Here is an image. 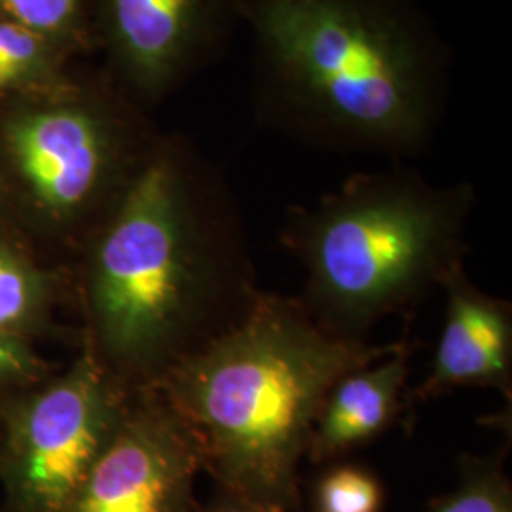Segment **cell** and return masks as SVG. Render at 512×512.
Instances as JSON below:
<instances>
[{"label": "cell", "instance_id": "6da1fadb", "mask_svg": "<svg viewBox=\"0 0 512 512\" xmlns=\"http://www.w3.org/2000/svg\"><path fill=\"white\" fill-rule=\"evenodd\" d=\"M262 293L222 169L184 139H156L88 241L86 346L131 391L156 387Z\"/></svg>", "mask_w": 512, "mask_h": 512}, {"label": "cell", "instance_id": "7a4b0ae2", "mask_svg": "<svg viewBox=\"0 0 512 512\" xmlns=\"http://www.w3.org/2000/svg\"><path fill=\"white\" fill-rule=\"evenodd\" d=\"M256 118L311 147L410 158L429 147L448 52L414 0H247Z\"/></svg>", "mask_w": 512, "mask_h": 512}, {"label": "cell", "instance_id": "3957f363", "mask_svg": "<svg viewBox=\"0 0 512 512\" xmlns=\"http://www.w3.org/2000/svg\"><path fill=\"white\" fill-rule=\"evenodd\" d=\"M395 346L336 338L300 298L262 293L236 329L156 387L196 429L217 490L262 512H293L298 465L330 387Z\"/></svg>", "mask_w": 512, "mask_h": 512}, {"label": "cell", "instance_id": "277c9868", "mask_svg": "<svg viewBox=\"0 0 512 512\" xmlns=\"http://www.w3.org/2000/svg\"><path fill=\"white\" fill-rule=\"evenodd\" d=\"M475 203L471 183L439 186L395 165L291 207L279 239L304 268L300 302L325 332L368 342L380 321L414 310L463 266Z\"/></svg>", "mask_w": 512, "mask_h": 512}, {"label": "cell", "instance_id": "5b68a950", "mask_svg": "<svg viewBox=\"0 0 512 512\" xmlns=\"http://www.w3.org/2000/svg\"><path fill=\"white\" fill-rule=\"evenodd\" d=\"M118 105L116 97L61 92L8 118L6 160L33 205L54 224L93 222L97 228L156 143Z\"/></svg>", "mask_w": 512, "mask_h": 512}, {"label": "cell", "instance_id": "8992f818", "mask_svg": "<svg viewBox=\"0 0 512 512\" xmlns=\"http://www.w3.org/2000/svg\"><path fill=\"white\" fill-rule=\"evenodd\" d=\"M131 393L86 346L63 376L12 404L0 442L10 512H71Z\"/></svg>", "mask_w": 512, "mask_h": 512}, {"label": "cell", "instance_id": "52a82bcc", "mask_svg": "<svg viewBox=\"0 0 512 512\" xmlns=\"http://www.w3.org/2000/svg\"><path fill=\"white\" fill-rule=\"evenodd\" d=\"M247 0H97L95 31L118 88L156 103L215 63L243 25Z\"/></svg>", "mask_w": 512, "mask_h": 512}, {"label": "cell", "instance_id": "ba28073f", "mask_svg": "<svg viewBox=\"0 0 512 512\" xmlns=\"http://www.w3.org/2000/svg\"><path fill=\"white\" fill-rule=\"evenodd\" d=\"M202 440L158 387L135 389L71 512H198Z\"/></svg>", "mask_w": 512, "mask_h": 512}, {"label": "cell", "instance_id": "9c48e42d", "mask_svg": "<svg viewBox=\"0 0 512 512\" xmlns=\"http://www.w3.org/2000/svg\"><path fill=\"white\" fill-rule=\"evenodd\" d=\"M446 293L444 325L423 384L408 406L427 403L463 387L495 389L511 401V302L484 293L465 272V264L440 283Z\"/></svg>", "mask_w": 512, "mask_h": 512}, {"label": "cell", "instance_id": "30bf717a", "mask_svg": "<svg viewBox=\"0 0 512 512\" xmlns=\"http://www.w3.org/2000/svg\"><path fill=\"white\" fill-rule=\"evenodd\" d=\"M412 349L397 342L382 359L349 370L330 387L311 431L308 458L323 463L380 437L403 410Z\"/></svg>", "mask_w": 512, "mask_h": 512}, {"label": "cell", "instance_id": "8fae6325", "mask_svg": "<svg viewBox=\"0 0 512 512\" xmlns=\"http://www.w3.org/2000/svg\"><path fill=\"white\" fill-rule=\"evenodd\" d=\"M48 296L44 272L16 247L0 241V334L23 338L37 329Z\"/></svg>", "mask_w": 512, "mask_h": 512}, {"label": "cell", "instance_id": "7c38bea8", "mask_svg": "<svg viewBox=\"0 0 512 512\" xmlns=\"http://www.w3.org/2000/svg\"><path fill=\"white\" fill-rule=\"evenodd\" d=\"M458 484L425 512H512L511 478L505 473V452L461 456Z\"/></svg>", "mask_w": 512, "mask_h": 512}, {"label": "cell", "instance_id": "4fadbf2b", "mask_svg": "<svg viewBox=\"0 0 512 512\" xmlns=\"http://www.w3.org/2000/svg\"><path fill=\"white\" fill-rule=\"evenodd\" d=\"M95 6L97 0H0L6 18L57 48L84 42L90 16L95 21Z\"/></svg>", "mask_w": 512, "mask_h": 512}, {"label": "cell", "instance_id": "5bb4252c", "mask_svg": "<svg viewBox=\"0 0 512 512\" xmlns=\"http://www.w3.org/2000/svg\"><path fill=\"white\" fill-rule=\"evenodd\" d=\"M57 46L37 33L4 19L0 21V88L54 80Z\"/></svg>", "mask_w": 512, "mask_h": 512}, {"label": "cell", "instance_id": "9a60e30c", "mask_svg": "<svg viewBox=\"0 0 512 512\" xmlns=\"http://www.w3.org/2000/svg\"><path fill=\"white\" fill-rule=\"evenodd\" d=\"M319 512H380L384 486L378 476L357 465H336L315 486Z\"/></svg>", "mask_w": 512, "mask_h": 512}, {"label": "cell", "instance_id": "2e32d148", "mask_svg": "<svg viewBox=\"0 0 512 512\" xmlns=\"http://www.w3.org/2000/svg\"><path fill=\"white\" fill-rule=\"evenodd\" d=\"M44 363L23 338L0 334V389L37 380Z\"/></svg>", "mask_w": 512, "mask_h": 512}, {"label": "cell", "instance_id": "e0dca14e", "mask_svg": "<svg viewBox=\"0 0 512 512\" xmlns=\"http://www.w3.org/2000/svg\"><path fill=\"white\" fill-rule=\"evenodd\" d=\"M198 512H262L260 509H256L253 505H247L243 503L238 497L234 495L226 494V492H220L217 490V494L213 495V499L207 503V505H200Z\"/></svg>", "mask_w": 512, "mask_h": 512}]
</instances>
